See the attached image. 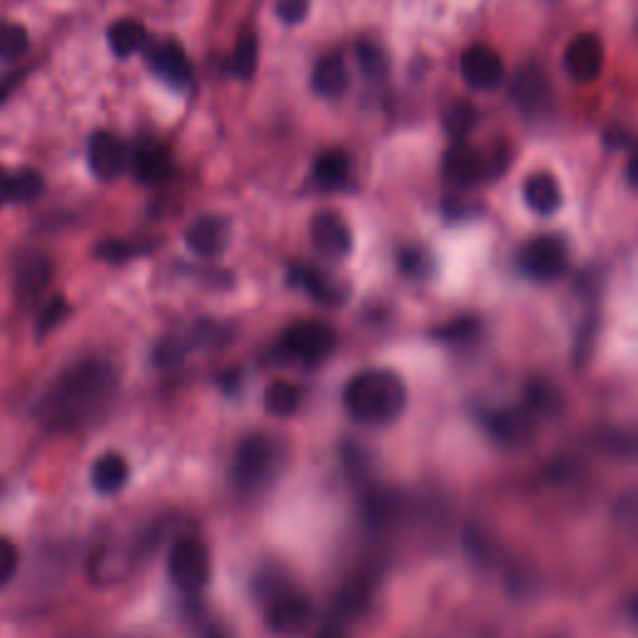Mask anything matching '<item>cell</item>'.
I'll return each mask as SVG.
<instances>
[{"label":"cell","mask_w":638,"mask_h":638,"mask_svg":"<svg viewBox=\"0 0 638 638\" xmlns=\"http://www.w3.org/2000/svg\"><path fill=\"white\" fill-rule=\"evenodd\" d=\"M118 384V369L108 359H77L50 379L33 414L48 432H75L108 412Z\"/></svg>","instance_id":"6da1fadb"},{"label":"cell","mask_w":638,"mask_h":638,"mask_svg":"<svg viewBox=\"0 0 638 638\" xmlns=\"http://www.w3.org/2000/svg\"><path fill=\"white\" fill-rule=\"evenodd\" d=\"M344 409L365 427H390L407 409L409 392L392 369H365L349 379L342 394Z\"/></svg>","instance_id":"7a4b0ae2"},{"label":"cell","mask_w":638,"mask_h":638,"mask_svg":"<svg viewBox=\"0 0 638 638\" xmlns=\"http://www.w3.org/2000/svg\"><path fill=\"white\" fill-rule=\"evenodd\" d=\"M290 452L284 439L270 432L247 434L237 444L235 464H232V479L240 494L257 496L278 484L284 467H287Z\"/></svg>","instance_id":"3957f363"},{"label":"cell","mask_w":638,"mask_h":638,"mask_svg":"<svg viewBox=\"0 0 638 638\" xmlns=\"http://www.w3.org/2000/svg\"><path fill=\"white\" fill-rule=\"evenodd\" d=\"M257 586H260L265 621L274 634L297 636L305 631L309 618H312V601L299 586L282 579L280 572L262 576Z\"/></svg>","instance_id":"277c9868"},{"label":"cell","mask_w":638,"mask_h":638,"mask_svg":"<svg viewBox=\"0 0 638 638\" xmlns=\"http://www.w3.org/2000/svg\"><path fill=\"white\" fill-rule=\"evenodd\" d=\"M338 347V332L327 322H317V319H305V322L292 324L287 332L280 338V355L290 361H299V365H319L332 355Z\"/></svg>","instance_id":"5b68a950"},{"label":"cell","mask_w":638,"mask_h":638,"mask_svg":"<svg viewBox=\"0 0 638 638\" xmlns=\"http://www.w3.org/2000/svg\"><path fill=\"white\" fill-rule=\"evenodd\" d=\"M168 574L183 593H200L210 581V551L195 537H183L168 554Z\"/></svg>","instance_id":"8992f818"},{"label":"cell","mask_w":638,"mask_h":638,"mask_svg":"<svg viewBox=\"0 0 638 638\" xmlns=\"http://www.w3.org/2000/svg\"><path fill=\"white\" fill-rule=\"evenodd\" d=\"M568 265V249L562 237L539 235L519 253V270L537 282L562 278Z\"/></svg>","instance_id":"52a82bcc"},{"label":"cell","mask_w":638,"mask_h":638,"mask_svg":"<svg viewBox=\"0 0 638 638\" xmlns=\"http://www.w3.org/2000/svg\"><path fill=\"white\" fill-rule=\"evenodd\" d=\"M53 282V262L38 249H25L13 262V295L19 305L33 307Z\"/></svg>","instance_id":"ba28073f"},{"label":"cell","mask_w":638,"mask_h":638,"mask_svg":"<svg viewBox=\"0 0 638 638\" xmlns=\"http://www.w3.org/2000/svg\"><path fill=\"white\" fill-rule=\"evenodd\" d=\"M508 95L526 118H544L554 108V93L547 73L539 65H526L514 75Z\"/></svg>","instance_id":"9c48e42d"},{"label":"cell","mask_w":638,"mask_h":638,"mask_svg":"<svg viewBox=\"0 0 638 638\" xmlns=\"http://www.w3.org/2000/svg\"><path fill=\"white\" fill-rule=\"evenodd\" d=\"M309 235H312V245L324 260H344V257H349L352 247H355L347 220L334 210L317 212Z\"/></svg>","instance_id":"30bf717a"},{"label":"cell","mask_w":638,"mask_h":638,"mask_svg":"<svg viewBox=\"0 0 638 638\" xmlns=\"http://www.w3.org/2000/svg\"><path fill=\"white\" fill-rule=\"evenodd\" d=\"M459 71L469 88L491 93L504 81V60L489 46H471L469 50H464Z\"/></svg>","instance_id":"8fae6325"},{"label":"cell","mask_w":638,"mask_h":638,"mask_svg":"<svg viewBox=\"0 0 638 638\" xmlns=\"http://www.w3.org/2000/svg\"><path fill=\"white\" fill-rule=\"evenodd\" d=\"M603 42L593 33H581L568 42L564 53V71L576 83H593L603 73Z\"/></svg>","instance_id":"7c38bea8"},{"label":"cell","mask_w":638,"mask_h":638,"mask_svg":"<svg viewBox=\"0 0 638 638\" xmlns=\"http://www.w3.org/2000/svg\"><path fill=\"white\" fill-rule=\"evenodd\" d=\"M232 237V225L228 218L220 214H205V218L195 220L185 232V245L197 257H220L225 253Z\"/></svg>","instance_id":"4fadbf2b"},{"label":"cell","mask_w":638,"mask_h":638,"mask_svg":"<svg viewBox=\"0 0 638 638\" xmlns=\"http://www.w3.org/2000/svg\"><path fill=\"white\" fill-rule=\"evenodd\" d=\"M127 162H131V150L115 135L100 131L88 140V165L98 180L110 183L120 177L127 170Z\"/></svg>","instance_id":"5bb4252c"},{"label":"cell","mask_w":638,"mask_h":638,"mask_svg":"<svg viewBox=\"0 0 638 638\" xmlns=\"http://www.w3.org/2000/svg\"><path fill=\"white\" fill-rule=\"evenodd\" d=\"M150 68L158 73L162 81L175 85V88H185L189 83V63L183 46H177L175 40H160L148 50Z\"/></svg>","instance_id":"9a60e30c"},{"label":"cell","mask_w":638,"mask_h":638,"mask_svg":"<svg viewBox=\"0 0 638 638\" xmlns=\"http://www.w3.org/2000/svg\"><path fill=\"white\" fill-rule=\"evenodd\" d=\"M444 177L456 187H471L479 180L489 177L487 160L479 152H474L467 145H454V148L444 155Z\"/></svg>","instance_id":"2e32d148"},{"label":"cell","mask_w":638,"mask_h":638,"mask_svg":"<svg viewBox=\"0 0 638 638\" xmlns=\"http://www.w3.org/2000/svg\"><path fill=\"white\" fill-rule=\"evenodd\" d=\"M524 203L529 205L531 212L551 218L564 205L562 185L556 183L551 172H533L524 180Z\"/></svg>","instance_id":"e0dca14e"},{"label":"cell","mask_w":638,"mask_h":638,"mask_svg":"<svg viewBox=\"0 0 638 638\" xmlns=\"http://www.w3.org/2000/svg\"><path fill=\"white\" fill-rule=\"evenodd\" d=\"M127 168H133L135 177L143 180V183H162L172 175V160L170 152L162 148L158 143L145 140L137 145V148L131 152V162Z\"/></svg>","instance_id":"ac0fdd59"},{"label":"cell","mask_w":638,"mask_h":638,"mask_svg":"<svg viewBox=\"0 0 638 638\" xmlns=\"http://www.w3.org/2000/svg\"><path fill=\"white\" fill-rule=\"evenodd\" d=\"M131 479V464L125 462L123 454L108 452L95 459L90 469V484L102 496H115L127 487Z\"/></svg>","instance_id":"d6986e66"},{"label":"cell","mask_w":638,"mask_h":638,"mask_svg":"<svg viewBox=\"0 0 638 638\" xmlns=\"http://www.w3.org/2000/svg\"><path fill=\"white\" fill-rule=\"evenodd\" d=\"M489 434L502 444H522L533 432V419L524 409H502L487 417Z\"/></svg>","instance_id":"ffe728a7"},{"label":"cell","mask_w":638,"mask_h":638,"mask_svg":"<svg viewBox=\"0 0 638 638\" xmlns=\"http://www.w3.org/2000/svg\"><path fill=\"white\" fill-rule=\"evenodd\" d=\"M312 88L319 98L338 100L349 88V71L340 56H324L312 71Z\"/></svg>","instance_id":"44dd1931"},{"label":"cell","mask_w":638,"mask_h":638,"mask_svg":"<svg viewBox=\"0 0 638 638\" xmlns=\"http://www.w3.org/2000/svg\"><path fill=\"white\" fill-rule=\"evenodd\" d=\"M292 282L305 290L309 297L322 302V305H338V302H342L344 295H347V292L340 287L338 280L315 270V267H295V270H292Z\"/></svg>","instance_id":"7402d4cb"},{"label":"cell","mask_w":638,"mask_h":638,"mask_svg":"<svg viewBox=\"0 0 638 638\" xmlns=\"http://www.w3.org/2000/svg\"><path fill=\"white\" fill-rule=\"evenodd\" d=\"M148 30L135 19H120L108 28V46L118 58H131L145 46Z\"/></svg>","instance_id":"603a6c76"},{"label":"cell","mask_w":638,"mask_h":638,"mask_svg":"<svg viewBox=\"0 0 638 638\" xmlns=\"http://www.w3.org/2000/svg\"><path fill=\"white\" fill-rule=\"evenodd\" d=\"M349 158L342 150H327L319 155L312 165V175L322 187L340 189L349 177Z\"/></svg>","instance_id":"cb8c5ba5"},{"label":"cell","mask_w":638,"mask_h":638,"mask_svg":"<svg viewBox=\"0 0 638 638\" xmlns=\"http://www.w3.org/2000/svg\"><path fill=\"white\" fill-rule=\"evenodd\" d=\"M189 349H222L235 340V330L225 322H214V319H200L193 324V330L185 334Z\"/></svg>","instance_id":"d4e9b609"},{"label":"cell","mask_w":638,"mask_h":638,"mask_svg":"<svg viewBox=\"0 0 638 638\" xmlns=\"http://www.w3.org/2000/svg\"><path fill=\"white\" fill-rule=\"evenodd\" d=\"M262 404H265L267 414H272V417H280V419H287V417H292V414H297L299 404H302V392H299L297 384L278 379V382H272L265 390Z\"/></svg>","instance_id":"484cf974"},{"label":"cell","mask_w":638,"mask_h":638,"mask_svg":"<svg viewBox=\"0 0 638 638\" xmlns=\"http://www.w3.org/2000/svg\"><path fill=\"white\" fill-rule=\"evenodd\" d=\"M526 404H529L531 414H539V417H556V414H562L564 400L562 392H559L554 384L544 382V379H533V382L526 387Z\"/></svg>","instance_id":"4316f807"},{"label":"cell","mask_w":638,"mask_h":638,"mask_svg":"<svg viewBox=\"0 0 638 638\" xmlns=\"http://www.w3.org/2000/svg\"><path fill=\"white\" fill-rule=\"evenodd\" d=\"M477 120H479V115H477V110H474L471 102L456 100V102H452L450 108L444 110L442 125H444V131H446V135L452 137V140L462 143V140H467L474 127H477Z\"/></svg>","instance_id":"83f0119b"},{"label":"cell","mask_w":638,"mask_h":638,"mask_svg":"<svg viewBox=\"0 0 638 638\" xmlns=\"http://www.w3.org/2000/svg\"><path fill=\"white\" fill-rule=\"evenodd\" d=\"M42 175L30 168H23L19 172H11V203L23 205L38 200L42 193Z\"/></svg>","instance_id":"f1b7e54d"},{"label":"cell","mask_w":638,"mask_h":638,"mask_svg":"<svg viewBox=\"0 0 638 638\" xmlns=\"http://www.w3.org/2000/svg\"><path fill=\"white\" fill-rule=\"evenodd\" d=\"M28 30L19 23H0V60H19L28 53Z\"/></svg>","instance_id":"f546056e"},{"label":"cell","mask_w":638,"mask_h":638,"mask_svg":"<svg viewBox=\"0 0 638 638\" xmlns=\"http://www.w3.org/2000/svg\"><path fill=\"white\" fill-rule=\"evenodd\" d=\"M357 63L361 68V73H365L367 77H372V81H379V77H384L387 71H390L387 53L377 46L375 40H369V38L357 42Z\"/></svg>","instance_id":"4dcf8cb0"},{"label":"cell","mask_w":638,"mask_h":638,"mask_svg":"<svg viewBox=\"0 0 638 638\" xmlns=\"http://www.w3.org/2000/svg\"><path fill=\"white\" fill-rule=\"evenodd\" d=\"M400 270L412 280H429L434 274V260L427 249L409 247L400 253Z\"/></svg>","instance_id":"1f68e13d"},{"label":"cell","mask_w":638,"mask_h":638,"mask_svg":"<svg viewBox=\"0 0 638 638\" xmlns=\"http://www.w3.org/2000/svg\"><path fill=\"white\" fill-rule=\"evenodd\" d=\"M255 68H257V40L255 36H245L240 38L235 53H232V73L237 77H247L255 75Z\"/></svg>","instance_id":"d6a6232c"},{"label":"cell","mask_w":638,"mask_h":638,"mask_svg":"<svg viewBox=\"0 0 638 638\" xmlns=\"http://www.w3.org/2000/svg\"><path fill=\"white\" fill-rule=\"evenodd\" d=\"M21 568V551L15 547L11 537L0 533V589H5L8 584L15 579Z\"/></svg>","instance_id":"836d02e7"},{"label":"cell","mask_w":638,"mask_h":638,"mask_svg":"<svg viewBox=\"0 0 638 638\" xmlns=\"http://www.w3.org/2000/svg\"><path fill=\"white\" fill-rule=\"evenodd\" d=\"M189 352V344L185 340V334L180 338V334H172V338H165L158 349H155V361H158L160 367H172L177 365V361H183V357Z\"/></svg>","instance_id":"e575fe53"},{"label":"cell","mask_w":638,"mask_h":638,"mask_svg":"<svg viewBox=\"0 0 638 638\" xmlns=\"http://www.w3.org/2000/svg\"><path fill=\"white\" fill-rule=\"evenodd\" d=\"M477 330H479L477 319H474V317H459V319H454L452 324L439 327V330H437V340L462 342V340L471 338V334H477Z\"/></svg>","instance_id":"d590c367"},{"label":"cell","mask_w":638,"mask_h":638,"mask_svg":"<svg viewBox=\"0 0 638 638\" xmlns=\"http://www.w3.org/2000/svg\"><path fill=\"white\" fill-rule=\"evenodd\" d=\"M274 13L284 25H299L309 15V0H278Z\"/></svg>","instance_id":"8d00e7d4"},{"label":"cell","mask_w":638,"mask_h":638,"mask_svg":"<svg viewBox=\"0 0 638 638\" xmlns=\"http://www.w3.org/2000/svg\"><path fill=\"white\" fill-rule=\"evenodd\" d=\"M68 317V305H65V299L63 297H56L53 302H50V305L42 309V315H40V319H38V332L40 334H46V332H53L56 327L63 322V319Z\"/></svg>","instance_id":"74e56055"},{"label":"cell","mask_w":638,"mask_h":638,"mask_svg":"<svg viewBox=\"0 0 638 638\" xmlns=\"http://www.w3.org/2000/svg\"><path fill=\"white\" fill-rule=\"evenodd\" d=\"M133 255V247L127 243H120V240H108V243L98 245V257L108 262H123Z\"/></svg>","instance_id":"f35d334b"},{"label":"cell","mask_w":638,"mask_h":638,"mask_svg":"<svg viewBox=\"0 0 638 638\" xmlns=\"http://www.w3.org/2000/svg\"><path fill=\"white\" fill-rule=\"evenodd\" d=\"M11 203V172L0 168V207Z\"/></svg>","instance_id":"ab89813d"},{"label":"cell","mask_w":638,"mask_h":638,"mask_svg":"<svg viewBox=\"0 0 638 638\" xmlns=\"http://www.w3.org/2000/svg\"><path fill=\"white\" fill-rule=\"evenodd\" d=\"M317 638H349V636H347V634H344L340 626H332V624H330V626H324V628H322V631H319V634H317Z\"/></svg>","instance_id":"60d3db41"},{"label":"cell","mask_w":638,"mask_h":638,"mask_svg":"<svg viewBox=\"0 0 638 638\" xmlns=\"http://www.w3.org/2000/svg\"><path fill=\"white\" fill-rule=\"evenodd\" d=\"M628 185L636 189V160H628Z\"/></svg>","instance_id":"b9f144b4"}]
</instances>
